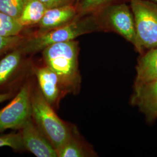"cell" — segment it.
Wrapping results in <instances>:
<instances>
[{"instance_id": "1", "label": "cell", "mask_w": 157, "mask_h": 157, "mask_svg": "<svg viewBox=\"0 0 157 157\" xmlns=\"http://www.w3.org/2000/svg\"><path fill=\"white\" fill-rule=\"evenodd\" d=\"M104 30L95 14H78L72 22L61 27L39 34L25 37L17 48L24 55L34 54L43 50L49 45L74 40L86 34Z\"/></svg>"}, {"instance_id": "2", "label": "cell", "mask_w": 157, "mask_h": 157, "mask_svg": "<svg viewBox=\"0 0 157 157\" xmlns=\"http://www.w3.org/2000/svg\"><path fill=\"white\" fill-rule=\"evenodd\" d=\"M78 41L74 40L49 45L42 51L45 65L56 73L65 94H77L81 78L78 69Z\"/></svg>"}, {"instance_id": "3", "label": "cell", "mask_w": 157, "mask_h": 157, "mask_svg": "<svg viewBox=\"0 0 157 157\" xmlns=\"http://www.w3.org/2000/svg\"><path fill=\"white\" fill-rule=\"evenodd\" d=\"M31 107L34 122L57 151L70 137L75 127H71L56 115L39 87L32 91Z\"/></svg>"}, {"instance_id": "4", "label": "cell", "mask_w": 157, "mask_h": 157, "mask_svg": "<svg viewBox=\"0 0 157 157\" xmlns=\"http://www.w3.org/2000/svg\"><path fill=\"white\" fill-rule=\"evenodd\" d=\"M135 19L137 51L157 47V4L147 0H130Z\"/></svg>"}, {"instance_id": "5", "label": "cell", "mask_w": 157, "mask_h": 157, "mask_svg": "<svg viewBox=\"0 0 157 157\" xmlns=\"http://www.w3.org/2000/svg\"><path fill=\"white\" fill-rule=\"evenodd\" d=\"M95 12L104 30H111L120 34L137 50L135 19L129 6L124 3L111 4Z\"/></svg>"}, {"instance_id": "6", "label": "cell", "mask_w": 157, "mask_h": 157, "mask_svg": "<svg viewBox=\"0 0 157 157\" xmlns=\"http://www.w3.org/2000/svg\"><path fill=\"white\" fill-rule=\"evenodd\" d=\"M32 91L29 84H25L11 102L0 110V132L20 129L32 117Z\"/></svg>"}, {"instance_id": "7", "label": "cell", "mask_w": 157, "mask_h": 157, "mask_svg": "<svg viewBox=\"0 0 157 157\" xmlns=\"http://www.w3.org/2000/svg\"><path fill=\"white\" fill-rule=\"evenodd\" d=\"M20 130L25 148L37 157H58L56 150L32 117Z\"/></svg>"}, {"instance_id": "8", "label": "cell", "mask_w": 157, "mask_h": 157, "mask_svg": "<svg viewBox=\"0 0 157 157\" xmlns=\"http://www.w3.org/2000/svg\"><path fill=\"white\" fill-rule=\"evenodd\" d=\"M132 103L139 107L147 120H157V80L134 87Z\"/></svg>"}, {"instance_id": "9", "label": "cell", "mask_w": 157, "mask_h": 157, "mask_svg": "<svg viewBox=\"0 0 157 157\" xmlns=\"http://www.w3.org/2000/svg\"><path fill=\"white\" fill-rule=\"evenodd\" d=\"M78 15L77 6L72 4L47 9L37 25L38 30L34 34L47 32L72 22Z\"/></svg>"}, {"instance_id": "10", "label": "cell", "mask_w": 157, "mask_h": 157, "mask_svg": "<svg viewBox=\"0 0 157 157\" xmlns=\"http://www.w3.org/2000/svg\"><path fill=\"white\" fill-rule=\"evenodd\" d=\"M34 72L37 78L39 89L45 100L52 106L56 105L65 94L57 75L47 65L36 67Z\"/></svg>"}, {"instance_id": "11", "label": "cell", "mask_w": 157, "mask_h": 157, "mask_svg": "<svg viewBox=\"0 0 157 157\" xmlns=\"http://www.w3.org/2000/svg\"><path fill=\"white\" fill-rule=\"evenodd\" d=\"M136 66L134 87L157 80V47L141 54Z\"/></svg>"}, {"instance_id": "12", "label": "cell", "mask_w": 157, "mask_h": 157, "mask_svg": "<svg viewBox=\"0 0 157 157\" xmlns=\"http://www.w3.org/2000/svg\"><path fill=\"white\" fill-rule=\"evenodd\" d=\"M56 152L59 157H89L95 155L89 147L80 139L75 128L70 137Z\"/></svg>"}, {"instance_id": "13", "label": "cell", "mask_w": 157, "mask_h": 157, "mask_svg": "<svg viewBox=\"0 0 157 157\" xmlns=\"http://www.w3.org/2000/svg\"><path fill=\"white\" fill-rule=\"evenodd\" d=\"M25 55L17 47L0 61V87L13 78L20 69Z\"/></svg>"}, {"instance_id": "14", "label": "cell", "mask_w": 157, "mask_h": 157, "mask_svg": "<svg viewBox=\"0 0 157 157\" xmlns=\"http://www.w3.org/2000/svg\"><path fill=\"white\" fill-rule=\"evenodd\" d=\"M47 8L40 0H29L17 19L23 26L37 25Z\"/></svg>"}, {"instance_id": "15", "label": "cell", "mask_w": 157, "mask_h": 157, "mask_svg": "<svg viewBox=\"0 0 157 157\" xmlns=\"http://www.w3.org/2000/svg\"><path fill=\"white\" fill-rule=\"evenodd\" d=\"M23 28L17 19L0 11V36L10 37L21 34Z\"/></svg>"}, {"instance_id": "16", "label": "cell", "mask_w": 157, "mask_h": 157, "mask_svg": "<svg viewBox=\"0 0 157 157\" xmlns=\"http://www.w3.org/2000/svg\"><path fill=\"white\" fill-rule=\"evenodd\" d=\"M29 0H0V11L18 19Z\"/></svg>"}, {"instance_id": "17", "label": "cell", "mask_w": 157, "mask_h": 157, "mask_svg": "<svg viewBox=\"0 0 157 157\" xmlns=\"http://www.w3.org/2000/svg\"><path fill=\"white\" fill-rule=\"evenodd\" d=\"M115 0H79L77 6L78 14L84 15L93 13L111 4Z\"/></svg>"}, {"instance_id": "18", "label": "cell", "mask_w": 157, "mask_h": 157, "mask_svg": "<svg viewBox=\"0 0 157 157\" xmlns=\"http://www.w3.org/2000/svg\"><path fill=\"white\" fill-rule=\"evenodd\" d=\"M9 147L15 150H25L21 133L0 135V148Z\"/></svg>"}, {"instance_id": "19", "label": "cell", "mask_w": 157, "mask_h": 157, "mask_svg": "<svg viewBox=\"0 0 157 157\" xmlns=\"http://www.w3.org/2000/svg\"><path fill=\"white\" fill-rule=\"evenodd\" d=\"M25 37L21 34L10 37L0 36V56L17 47Z\"/></svg>"}, {"instance_id": "20", "label": "cell", "mask_w": 157, "mask_h": 157, "mask_svg": "<svg viewBox=\"0 0 157 157\" xmlns=\"http://www.w3.org/2000/svg\"><path fill=\"white\" fill-rule=\"evenodd\" d=\"M47 9L72 4L75 0H40Z\"/></svg>"}, {"instance_id": "21", "label": "cell", "mask_w": 157, "mask_h": 157, "mask_svg": "<svg viewBox=\"0 0 157 157\" xmlns=\"http://www.w3.org/2000/svg\"><path fill=\"white\" fill-rule=\"evenodd\" d=\"M11 94L10 93H4V94H0V103L8 100L9 98H10L11 97Z\"/></svg>"}, {"instance_id": "22", "label": "cell", "mask_w": 157, "mask_h": 157, "mask_svg": "<svg viewBox=\"0 0 157 157\" xmlns=\"http://www.w3.org/2000/svg\"><path fill=\"white\" fill-rule=\"evenodd\" d=\"M152 2H155L156 4H157V0H152Z\"/></svg>"}, {"instance_id": "23", "label": "cell", "mask_w": 157, "mask_h": 157, "mask_svg": "<svg viewBox=\"0 0 157 157\" xmlns=\"http://www.w3.org/2000/svg\"><path fill=\"white\" fill-rule=\"evenodd\" d=\"M76 1H79V0H76Z\"/></svg>"}]
</instances>
